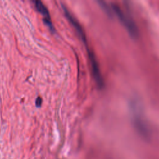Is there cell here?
<instances>
[{
    "mask_svg": "<svg viewBox=\"0 0 159 159\" xmlns=\"http://www.w3.org/2000/svg\"><path fill=\"white\" fill-rule=\"evenodd\" d=\"M42 103V100L41 99L40 97H38L37 99H36V101H35V104H36V106L38 107H40L41 106V104Z\"/></svg>",
    "mask_w": 159,
    "mask_h": 159,
    "instance_id": "277c9868",
    "label": "cell"
},
{
    "mask_svg": "<svg viewBox=\"0 0 159 159\" xmlns=\"http://www.w3.org/2000/svg\"><path fill=\"white\" fill-rule=\"evenodd\" d=\"M132 113H133V119L135 128L139 133V134L144 137L148 138L149 137V130L147 127V125L144 120L143 117L142 116V113L140 112V109L135 106V103L132 104Z\"/></svg>",
    "mask_w": 159,
    "mask_h": 159,
    "instance_id": "7a4b0ae2",
    "label": "cell"
},
{
    "mask_svg": "<svg viewBox=\"0 0 159 159\" xmlns=\"http://www.w3.org/2000/svg\"><path fill=\"white\" fill-rule=\"evenodd\" d=\"M34 4L37 10L44 17L43 21L45 23V24L51 29V30H53L54 29L51 21L50 14L46 6L43 4V3L42 1L38 0L35 1Z\"/></svg>",
    "mask_w": 159,
    "mask_h": 159,
    "instance_id": "3957f363",
    "label": "cell"
},
{
    "mask_svg": "<svg viewBox=\"0 0 159 159\" xmlns=\"http://www.w3.org/2000/svg\"><path fill=\"white\" fill-rule=\"evenodd\" d=\"M111 9L129 35L133 39H137L139 36L138 28L130 15L125 12L122 8L116 4H112Z\"/></svg>",
    "mask_w": 159,
    "mask_h": 159,
    "instance_id": "6da1fadb",
    "label": "cell"
}]
</instances>
